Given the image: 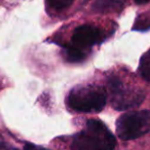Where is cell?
I'll return each instance as SVG.
<instances>
[{"label": "cell", "instance_id": "cell-1", "mask_svg": "<svg viewBox=\"0 0 150 150\" xmlns=\"http://www.w3.org/2000/svg\"><path fill=\"white\" fill-rule=\"evenodd\" d=\"M115 137L101 120L90 119L84 129L75 136L71 150H113Z\"/></svg>", "mask_w": 150, "mask_h": 150}, {"label": "cell", "instance_id": "cell-2", "mask_svg": "<svg viewBox=\"0 0 150 150\" xmlns=\"http://www.w3.org/2000/svg\"><path fill=\"white\" fill-rule=\"evenodd\" d=\"M107 101L103 88L94 86H79L71 90L67 97V105L72 110L84 113H97L104 109Z\"/></svg>", "mask_w": 150, "mask_h": 150}, {"label": "cell", "instance_id": "cell-3", "mask_svg": "<svg viewBox=\"0 0 150 150\" xmlns=\"http://www.w3.org/2000/svg\"><path fill=\"white\" fill-rule=\"evenodd\" d=\"M150 133V110L127 112L116 121V134L119 139L129 141Z\"/></svg>", "mask_w": 150, "mask_h": 150}, {"label": "cell", "instance_id": "cell-4", "mask_svg": "<svg viewBox=\"0 0 150 150\" xmlns=\"http://www.w3.org/2000/svg\"><path fill=\"white\" fill-rule=\"evenodd\" d=\"M111 105L116 110H127L141 104L145 98V93L142 90L123 84L118 78L110 77L108 80Z\"/></svg>", "mask_w": 150, "mask_h": 150}, {"label": "cell", "instance_id": "cell-5", "mask_svg": "<svg viewBox=\"0 0 150 150\" xmlns=\"http://www.w3.org/2000/svg\"><path fill=\"white\" fill-rule=\"evenodd\" d=\"M103 33L99 28L93 25H82L74 30L71 38V46L84 52L86 50L102 40Z\"/></svg>", "mask_w": 150, "mask_h": 150}, {"label": "cell", "instance_id": "cell-6", "mask_svg": "<svg viewBox=\"0 0 150 150\" xmlns=\"http://www.w3.org/2000/svg\"><path fill=\"white\" fill-rule=\"evenodd\" d=\"M125 0H96L93 9L99 13H107L121 8Z\"/></svg>", "mask_w": 150, "mask_h": 150}, {"label": "cell", "instance_id": "cell-7", "mask_svg": "<svg viewBox=\"0 0 150 150\" xmlns=\"http://www.w3.org/2000/svg\"><path fill=\"white\" fill-rule=\"evenodd\" d=\"M139 72L146 81L150 82V48L140 59Z\"/></svg>", "mask_w": 150, "mask_h": 150}, {"label": "cell", "instance_id": "cell-8", "mask_svg": "<svg viewBox=\"0 0 150 150\" xmlns=\"http://www.w3.org/2000/svg\"><path fill=\"white\" fill-rule=\"evenodd\" d=\"M65 52H66L67 61L71 63H79L86 58V54L83 52L73 47L71 45H68L65 47Z\"/></svg>", "mask_w": 150, "mask_h": 150}, {"label": "cell", "instance_id": "cell-9", "mask_svg": "<svg viewBox=\"0 0 150 150\" xmlns=\"http://www.w3.org/2000/svg\"><path fill=\"white\" fill-rule=\"evenodd\" d=\"M74 0H45V4L47 8L54 11H62L71 6Z\"/></svg>", "mask_w": 150, "mask_h": 150}, {"label": "cell", "instance_id": "cell-10", "mask_svg": "<svg viewBox=\"0 0 150 150\" xmlns=\"http://www.w3.org/2000/svg\"><path fill=\"white\" fill-rule=\"evenodd\" d=\"M24 150H50V149L44 148L39 145H35V144H32V143H26L24 145Z\"/></svg>", "mask_w": 150, "mask_h": 150}, {"label": "cell", "instance_id": "cell-11", "mask_svg": "<svg viewBox=\"0 0 150 150\" xmlns=\"http://www.w3.org/2000/svg\"><path fill=\"white\" fill-rule=\"evenodd\" d=\"M0 150H19V149H17V148L13 147V146L8 145L6 143L0 142Z\"/></svg>", "mask_w": 150, "mask_h": 150}, {"label": "cell", "instance_id": "cell-12", "mask_svg": "<svg viewBox=\"0 0 150 150\" xmlns=\"http://www.w3.org/2000/svg\"><path fill=\"white\" fill-rule=\"evenodd\" d=\"M137 4H145V3L149 2L150 0H134Z\"/></svg>", "mask_w": 150, "mask_h": 150}]
</instances>
